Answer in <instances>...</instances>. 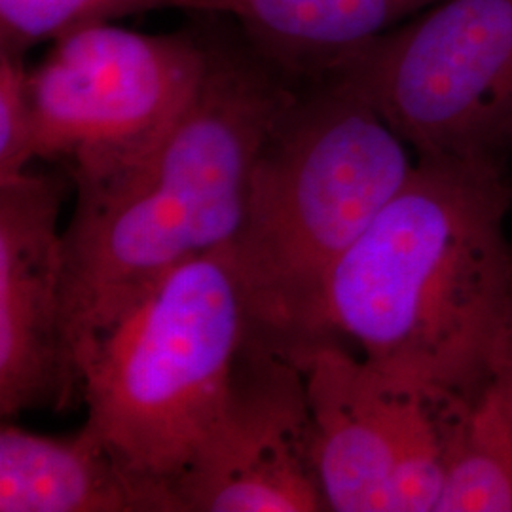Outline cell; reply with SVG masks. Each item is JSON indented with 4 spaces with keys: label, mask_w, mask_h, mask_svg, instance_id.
<instances>
[{
    "label": "cell",
    "mask_w": 512,
    "mask_h": 512,
    "mask_svg": "<svg viewBox=\"0 0 512 512\" xmlns=\"http://www.w3.org/2000/svg\"><path fill=\"white\" fill-rule=\"evenodd\" d=\"M207 50L202 84L164 143L109 181L76 188L63 230V306L78 368L162 277L238 232L258 148L296 78L243 33L211 38Z\"/></svg>",
    "instance_id": "cell-2"
},
{
    "label": "cell",
    "mask_w": 512,
    "mask_h": 512,
    "mask_svg": "<svg viewBox=\"0 0 512 512\" xmlns=\"http://www.w3.org/2000/svg\"><path fill=\"white\" fill-rule=\"evenodd\" d=\"M439 0H226L228 18L264 57L296 80L323 73Z\"/></svg>",
    "instance_id": "cell-11"
},
{
    "label": "cell",
    "mask_w": 512,
    "mask_h": 512,
    "mask_svg": "<svg viewBox=\"0 0 512 512\" xmlns=\"http://www.w3.org/2000/svg\"><path fill=\"white\" fill-rule=\"evenodd\" d=\"M207 40L114 23L76 29L31 67L37 160L63 164L74 188L145 162L192 103Z\"/></svg>",
    "instance_id": "cell-5"
},
{
    "label": "cell",
    "mask_w": 512,
    "mask_h": 512,
    "mask_svg": "<svg viewBox=\"0 0 512 512\" xmlns=\"http://www.w3.org/2000/svg\"><path fill=\"white\" fill-rule=\"evenodd\" d=\"M63 181L25 169L0 179V414L63 410L82 395L65 330Z\"/></svg>",
    "instance_id": "cell-9"
},
{
    "label": "cell",
    "mask_w": 512,
    "mask_h": 512,
    "mask_svg": "<svg viewBox=\"0 0 512 512\" xmlns=\"http://www.w3.org/2000/svg\"><path fill=\"white\" fill-rule=\"evenodd\" d=\"M310 401L332 512H437L446 482L442 401L338 344L293 357Z\"/></svg>",
    "instance_id": "cell-7"
},
{
    "label": "cell",
    "mask_w": 512,
    "mask_h": 512,
    "mask_svg": "<svg viewBox=\"0 0 512 512\" xmlns=\"http://www.w3.org/2000/svg\"><path fill=\"white\" fill-rule=\"evenodd\" d=\"M173 497L179 512L329 511L304 372L251 329L219 412Z\"/></svg>",
    "instance_id": "cell-8"
},
{
    "label": "cell",
    "mask_w": 512,
    "mask_h": 512,
    "mask_svg": "<svg viewBox=\"0 0 512 512\" xmlns=\"http://www.w3.org/2000/svg\"><path fill=\"white\" fill-rule=\"evenodd\" d=\"M446 482L437 512H512V332L476 384L442 404Z\"/></svg>",
    "instance_id": "cell-12"
},
{
    "label": "cell",
    "mask_w": 512,
    "mask_h": 512,
    "mask_svg": "<svg viewBox=\"0 0 512 512\" xmlns=\"http://www.w3.org/2000/svg\"><path fill=\"white\" fill-rule=\"evenodd\" d=\"M412 148L336 74L296 80L258 148L228 243L249 329L296 357L323 344L338 260L412 173Z\"/></svg>",
    "instance_id": "cell-3"
},
{
    "label": "cell",
    "mask_w": 512,
    "mask_h": 512,
    "mask_svg": "<svg viewBox=\"0 0 512 512\" xmlns=\"http://www.w3.org/2000/svg\"><path fill=\"white\" fill-rule=\"evenodd\" d=\"M330 274L323 344L459 401L512 332V183L499 152L416 156Z\"/></svg>",
    "instance_id": "cell-1"
},
{
    "label": "cell",
    "mask_w": 512,
    "mask_h": 512,
    "mask_svg": "<svg viewBox=\"0 0 512 512\" xmlns=\"http://www.w3.org/2000/svg\"><path fill=\"white\" fill-rule=\"evenodd\" d=\"M0 512H165L86 423L71 437L0 429Z\"/></svg>",
    "instance_id": "cell-10"
},
{
    "label": "cell",
    "mask_w": 512,
    "mask_h": 512,
    "mask_svg": "<svg viewBox=\"0 0 512 512\" xmlns=\"http://www.w3.org/2000/svg\"><path fill=\"white\" fill-rule=\"evenodd\" d=\"M31 69L25 54L0 50V179H10L37 160Z\"/></svg>",
    "instance_id": "cell-14"
},
{
    "label": "cell",
    "mask_w": 512,
    "mask_h": 512,
    "mask_svg": "<svg viewBox=\"0 0 512 512\" xmlns=\"http://www.w3.org/2000/svg\"><path fill=\"white\" fill-rule=\"evenodd\" d=\"M323 73L363 93L416 156L503 154L512 143V0H439Z\"/></svg>",
    "instance_id": "cell-6"
},
{
    "label": "cell",
    "mask_w": 512,
    "mask_h": 512,
    "mask_svg": "<svg viewBox=\"0 0 512 512\" xmlns=\"http://www.w3.org/2000/svg\"><path fill=\"white\" fill-rule=\"evenodd\" d=\"M249 313L228 245L162 277L80 363L86 425L179 512L183 475L226 395Z\"/></svg>",
    "instance_id": "cell-4"
},
{
    "label": "cell",
    "mask_w": 512,
    "mask_h": 512,
    "mask_svg": "<svg viewBox=\"0 0 512 512\" xmlns=\"http://www.w3.org/2000/svg\"><path fill=\"white\" fill-rule=\"evenodd\" d=\"M158 10L228 16L226 0H0V50L27 54L76 29Z\"/></svg>",
    "instance_id": "cell-13"
}]
</instances>
